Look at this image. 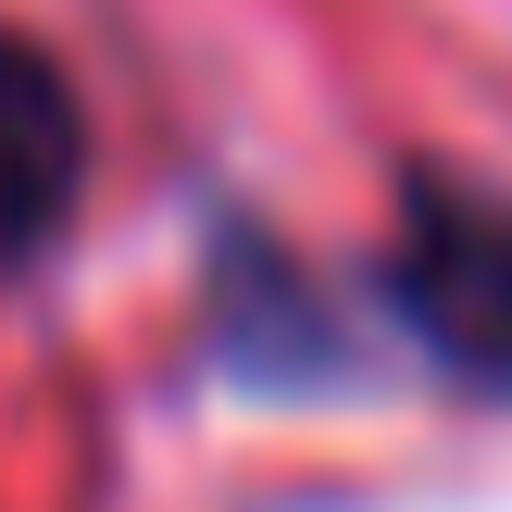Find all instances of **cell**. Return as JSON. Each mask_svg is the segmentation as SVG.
Returning <instances> with one entry per match:
<instances>
[{
  "mask_svg": "<svg viewBox=\"0 0 512 512\" xmlns=\"http://www.w3.org/2000/svg\"><path fill=\"white\" fill-rule=\"evenodd\" d=\"M388 313L438 350V375L512 400V200L463 175L400 188V250H388Z\"/></svg>",
  "mask_w": 512,
  "mask_h": 512,
  "instance_id": "1",
  "label": "cell"
},
{
  "mask_svg": "<svg viewBox=\"0 0 512 512\" xmlns=\"http://www.w3.org/2000/svg\"><path fill=\"white\" fill-rule=\"evenodd\" d=\"M75 175H88V113H75L63 63L25 25H0V275L63 238Z\"/></svg>",
  "mask_w": 512,
  "mask_h": 512,
  "instance_id": "2",
  "label": "cell"
}]
</instances>
